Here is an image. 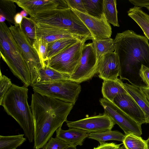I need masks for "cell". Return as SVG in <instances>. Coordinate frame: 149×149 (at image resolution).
<instances>
[{
	"instance_id": "cell-1",
	"label": "cell",
	"mask_w": 149,
	"mask_h": 149,
	"mask_svg": "<svg viewBox=\"0 0 149 149\" xmlns=\"http://www.w3.org/2000/svg\"><path fill=\"white\" fill-rule=\"evenodd\" d=\"M74 105L34 92L31 105L34 124L33 148H42L53 134L61 127Z\"/></svg>"
},
{
	"instance_id": "cell-2",
	"label": "cell",
	"mask_w": 149,
	"mask_h": 149,
	"mask_svg": "<svg viewBox=\"0 0 149 149\" xmlns=\"http://www.w3.org/2000/svg\"><path fill=\"white\" fill-rule=\"evenodd\" d=\"M114 41V52L120 61V79L139 86H145L139 76V72L142 65L149 68L148 39L128 30L118 33Z\"/></svg>"
},
{
	"instance_id": "cell-3",
	"label": "cell",
	"mask_w": 149,
	"mask_h": 149,
	"mask_svg": "<svg viewBox=\"0 0 149 149\" xmlns=\"http://www.w3.org/2000/svg\"><path fill=\"white\" fill-rule=\"evenodd\" d=\"M28 89L24 86L13 85L5 95L0 105L23 129L30 143L34 140V124L31 106L28 102Z\"/></svg>"
},
{
	"instance_id": "cell-4",
	"label": "cell",
	"mask_w": 149,
	"mask_h": 149,
	"mask_svg": "<svg viewBox=\"0 0 149 149\" xmlns=\"http://www.w3.org/2000/svg\"><path fill=\"white\" fill-rule=\"evenodd\" d=\"M0 56L13 74L27 87L31 85V76L21 50L9 27L4 22L0 25Z\"/></svg>"
},
{
	"instance_id": "cell-5",
	"label": "cell",
	"mask_w": 149,
	"mask_h": 149,
	"mask_svg": "<svg viewBox=\"0 0 149 149\" xmlns=\"http://www.w3.org/2000/svg\"><path fill=\"white\" fill-rule=\"evenodd\" d=\"M31 86L34 92L71 103L74 105L81 91L79 84L69 79L36 83Z\"/></svg>"
},
{
	"instance_id": "cell-6",
	"label": "cell",
	"mask_w": 149,
	"mask_h": 149,
	"mask_svg": "<svg viewBox=\"0 0 149 149\" xmlns=\"http://www.w3.org/2000/svg\"><path fill=\"white\" fill-rule=\"evenodd\" d=\"M88 40L85 38L66 47L49 59L45 65L59 72L71 75L79 65L84 45Z\"/></svg>"
},
{
	"instance_id": "cell-7",
	"label": "cell",
	"mask_w": 149,
	"mask_h": 149,
	"mask_svg": "<svg viewBox=\"0 0 149 149\" xmlns=\"http://www.w3.org/2000/svg\"><path fill=\"white\" fill-rule=\"evenodd\" d=\"M9 28L28 65L31 76V85L36 83L38 76V71L42 68V64L30 40L23 31L21 25H11Z\"/></svg>"
},
{
	"instance_id": "cell-8",
	"label": "cell",
	"mask_w": 149,
	"mask_h": 149,
	"mask_svg": "<svg viewBox=\"0 0 149 149\" xmlns=\"http://www.w3.org/2000/svg\"><path fill=\"white\" fill-rule=\"evenodd\" d=\"M98 59L93 42L85 43L79 65L69 80L79 84L91 79L97 73Z\"/></svg>"
},
{
	"instance_id": "cell-9",
	"label": "cell",
	"mask_w": 149,
	"mask_h": 149,
	"mask_svg": "<svg viewBox=\"0 0 149 149\" xmlns=\"http://www.w3.org/2000/svg\"><path fill=\"white\" fill-rule=\"evenodd\" d=\"M99 101L104 110V113L120 127L125 135L132 133L140 136L142 134L141 126L113 102L104 98H100Z\"/></svg>"
},
{
	"instance_id": "cell-10",
	"label": "cell",
	"mask_w": 149,
	"mask_h": 149,
	"mask_svg": "<svg viewBox=\"0 0 149 149\" xmlns=\"http://www.w3.org/2000/svg\"><path fill=\"white\" fill-rule=\"evenodd\" d=\"M70 128L82 129L89 133L99 132L111 130L116 124L107 114L104 113L87 117L76 121H66Z\"/></svg>"
},
{
	"instance_id": "cell-11",
	"label": "cell",
	"mask_w": 149,
	"mask_h": 149,
	"mask_svg": "<svg viewBox=\"0 0 149 149\" xmlns=\"http://www.w3.org/2000/svg\"><path fill=\"white\" fill-rule=\"evenodd\" d=\"M71 9L88 28L91 34L93 40H100L110 38L112 33L111 27L104 14L101 18L99 19L76 10Z\"/></svg>"
},
{
	"instance_id": "cell-12",
	"label": "cell",
	"mask_w": 149,
	"mask_h": 149,
	"mask_svg": "<svg viewBox=\"0 0 149 149\" xmlns=\"http://www.w3.org/2000/svg\"><path fill=\"white\" fill-rule=\"evenodd\" d=\"M17 5L34 17L41 12L55 9L70 8L66 0H13Z\"/></svg>"
},
{
	"instance_id": "cell-13",
	"label": "cell",
	"mask_w": 149,
	"mask_h": 149,
	"mask_svg": "<svg viewBox=\"0 0 149 149\" xmlns=\"http://www.w3.org/2000/svg\"><path fill=\"white\" fill-rule=\"evenodd\" d=\"M120 72L119 58L115 52L98 58L97 73L100 78L103 80H116Z\"/></svg>"
},
{
	"instance_id": "cell-14",
	"label": "cell",
	"mask_w": 149,
	"mask_h": 149,
	"mask_svg": "<svg viewBox=\"0 0 149 149\" xmlns=\"http://www.w3.org/2000/svg\"><path fill=\"white\" fill-rule=\"evenodd\" d=\"M113 102L140 125L146 123L144 113L128 93L117 95Z\"/></svg>"
},
{
	"instance_id": "cell-15",
	"label": "cell",
	"mask_w": 149,
	"mask_h": 149,
	"mask_svg": "<svg viewBox=\"0 0 149 149\" xmlns=\"http://www.w3.org/2000/svg\"><path fill=\"white\" fill-rule=\"evenodd\" d=\"M35 22L36 38H41L48 43L61 39L77 38L82 40L85 38L73 35L64 29L54 26Z\"/></svg>"
},
{
	"instance_id": "cell-16",
	"label": "cell",
	"mask_w": 149,
	"mask_h": 149,
	"mask_svg": "<svg viewBox=\"0 0 149 149\" xmlns=\"http://www.w3.org/2000/svg\"><path fill=\"white\" fill-rule=\"evenodd\" d=\"M61 127L56 131V137L65 142L69 145L76 147L83 145L86 138H88L90 133L86 130L75 128H70L64 130Z\"/></svg>"
},
{
	"instance_id": "cell-17",
	"label": "cell",
	"mask_w": 149,
	"mask_h": 149,
	"mask_svg": "<svg viewBox=\"0 0 149 149\" xmlns=\"http://www.w3.org/2000/svg\"><path fill=\"white\" fill-rule=\"evenodd\" d=\"M122 84L125 90L134 100L143 111L146 117V123L149 124V102L140 86L123 82Z\"/></svg>"
},
{
	"instance_id": "cell-18",
	"label": "cell",
	"mask_w": 149,
	"mask_h": 149,
	"mask_svg": "<svg viewBox=\"0 0 149 149\" xmlns=\"http://www.w3.org/2000/svg\"><path fill=\"white\" fill-rule=\"evenodd\" d=\"M123 83L120 79L104 80L102 88L103 98L113 102L114 98L117 95L127 93H128L123 85Z\"/></svg>"
},
{
	"instance_id": "cell-19",
	"label": "cell",
	"mask_w": 149,
	"mask_h": 149,
	"mask_svg": "<svg viewBox=\"0 0 149 149\" xmlns=\"http://www.w3.org/2000/svg\"><path fill=\"white\" fill-rule=\"evenodd\" d=\"M128 15L140 27L146 37L149 40V15L140 7L134 6L127 11Z\"/></svg>"
},
{
	"instance_id": "cell-20",
	"label": "cell",
	"mask_w": 149,
	"mask_h": 149,
	"mask_svg": "<svg viewBox=\"0 0 149 149\" xmlns=\"http://www.w3.org/2000/svg\"><path fill=\"white\" fill-rule=\"evenodd\" d=\"M38 72V76L36 83L60 79H69L71 76L70 74L59 72L46 65L44 67L39 69Z\"/></svg>"
},
{
	"instance_id": "cell-21",
	"label": "cell",
	"mask_w": 149,
	"mask_h": 149,
	"mask_svg": "<svg viewBox=\"0 0 149 149\" xmlns=\"http://www.w3.org/2000/svg\"><path fill=\"white\" fill-rule=\"evenodd\" d=\"M83 39L81 40L77 38L63 39L49 43L47 47L48 59L66 47Z\"/></svg>"
},
{
	"instance_id": "cell-22",
	"label": "cell",
	"mask_w": 149,
	"mask_h": 149,
	"mask_svg": "<svg viewBox=\"0 0 149 149\" xmlns=\"http://www.w3.org/2000/svg\"><path fill=\"white\" fill-rule=\"evenodd\" d=\"M125 135L118 131L109 130L99 132L90 133L88 138L98 141L100 144L109 140L123 142Z\"/></svg>"
},
{
	"instance_id": "cell-23",
	"label": "cell",
	"mask_w": 149,
	"mask_h": 149,
	"mask_svg": "<svg viewBox=\"0 0 149 149\" xmlns=\"http://www.w3.org/2000/svg\"><path fill=\"white\" fill-rule=\"evenodd\" d=\"M92 40L98 58L104 55L115 51L114 39L111 38L104 39L93 40Z\"/></svg>"
},
{
	"instance_id": "cell-24",
	"label": "cell",
	"mask_w": 149,
	"mask_h": 149,
	"mask_svg": "<svg viewBox=\"0 0 149 149\" xmlns=\"http://www.w3.org/2000/svg\"><path fill=\"white\" fill-rule=\"evenodd\" d=\"M116 0H104V13L108 22L114 26H119Z\"/></svg>"
},
{
	"instance_id": "cell-25",
	"label": "cell",
	"mask_w": 149,
	"mask_h": 149,
	"mask_svg": "<svg viewBox=\"0 0 149 149\" xmlns=\"http://www.w3.org/2000/svg\"><path fill=\"white\" fill-rule=\"evenodd\" d=\"M24 134L0 136V149H16L26 141Z\"/></svg>"
},
{
	"instance_id": "cell-26",
	"label": "cell",
	"mask_w": 149,
	"mask_h": 149,
	"mask_svg": "<svg viewBox=\"0 0 149 149\" xmlns=\"http://www.w3.org/2000/svg\"><path fill=\"white\" fill-rule=\"evenodd\" d=\"M87 14L100 19L104 15V0H82Z\"/></svg>"
},
{
	"instance_id": "cell-27",
	"label": "cell",
	"mask_w": 149,
	"mask_h": 149,
	"mask_svg": "<svg viewBox=\"0 0 149 149\" xmlns=\"http://www.w3.org/2000/svg\"><path fill=\"white\" fill-rule=\"evenodd\" d=\"M13 0H0V14L3 15L8 21L15 25L14 18L16 7Z\"/></svg>"
},
{
	"instance_id": "cell-28",
	"label": "cell",
	"mask_w": 149,
	"mask_h": 149,
	"mask_svg": "<svg viewBox=\"0 0 149 149\" xmlns=\"http://www.w3.org/2000/svg\"><path fill=\"white\" fill-rule=\"evenodd\" d=\"M123 142L126 149H148L146 141L132 133L125 135Z\"/></svg>"
},
{
	"instance_id": "cell-29",
	"label": "cell",
	"mask_w": 149,
	"mask_h": 149,
	"mask_svg": "<svg viewBox=\"0 0 149 149\" xmlns=\"http://www.w3.org/2000/svg\"><path fill=\"white\" fill-rule=\"evenodd\" d=\"M48 42L41 38H36L32 44V46L40 60L42 68L45 67L48 60Z\"/></svg>"
},
{
	"instance_id": "cell-30",
	"label": "cell",
	"mask_w": 149,
	"mask_h": 149,
	"mask_svg": "<svg viewBox=\"0 0 149 149\" xmlns=\"http://www.w3.org/2000/svg\"><path fill=\"white\" fill-rule=\"evenodd\" d=\"M21 25L23 31L30 40L32 45L36 39L34 21L31 17H23Z\"/></svg>"
},
{
	"instance_id": "cell-31",
	"label": "cell",
	"mask_w": 149,
	"mask_h": 149,
	"mask_svg": "<svg viewBox=\"0 0 149 149\" xmlns=\"http://www.w3.org/2000/svg\"><path fill=\"white\" fill-rule=\"evenodd\" d=\"M13 84L10 79L3 74L0 71V104L6 94L12 86Z\"/></svg>"
},
{
	"instance_id": "cell-32",
	"label": "cell",
	"mask_w": 149,
	"mask_h": 149,
	"mask_svg": "<svg viewBox=\"0 0 149 149\" xmlns=\"http://www.w3.org/2000/svg\"><path fill=\"white\" fill-rule=\"evenodd\" d=\"M69 145L59 139L52 137L42 148L43 149H64Z\"/></svg>"
},
{
	"instance_id": "cell-33",
	"label": "cell",
	"mask_w": 149,
	"mask_h": 149,
	"mask_svg": "<svg viewBox=\"0 0 149 149\" xmlns=\"http://www.w3.org/2000/svg\"><path fill=\"white\" fill-rule=\"evenodd\" d=\"M69 6L71 9L81 13L87 14L82 0H66Z\"/></svg>"
},
{
	"instance_id": "cell-34",
	"label": "cell",
	"mask_w": 149,
	"mask_h": 149,
	"mask_svg": "<svg viewBox=\"0 0 149 149\" xmlns=\"http://www.w3.org/2000/svg\"><path fill=\"white\" fill-rule=\"evenodd\" d=\"M139 75L143 83L149 87V68L142 65L139 72Z\"/></svg>"
},
{
	"instance_id": "cell-35",
	"label": "cell",
	"mask_w": 149,
	"mask_h": 149,
	"mask_svg": "<svg viewBox=\"0 0 149 149\" xmlns=\"http://www.w3.org/2000/svg\"><path fill=\"white\" fill-rule=\"evenodd\" d=\"M120 144H116L114 143H108L104 142L100 144V145L93 149H119Z\"/></svg>"
},
{
	"instance_id": "cell-36",
	"label": "cell",
	"mask_w": 149,
	"mask_h": 149,
	"mask_svg": "<svg viewBox=\"0 0 149 149\" xmlns=\"http://www.w3.org/2000/svg\"><path fill=\"white\" fill-rule=\"evenodd\" d=\"M129 1L135 6L140 7L149 6V0H129Z\"/></svg>"
},
{
	"instance_id": "cell-37",
	"label": "cell",
	"mask_w": 149,
	"mask_h": 149,
	"mask_svg": "<svg viewBox=\"0 0 149 149\" xmlns=\"http://www.w3.org/2000/svg\"><path fill=\"white\" fill-rule=\"evenodd\" d=\"M23 17L20 13H17L14 18L15 25H21Z\"/></svg>"
},
{
	"instance_id": "cell-38",
	"label": "cell",
	"mask_w": 149,
	"mask_h": 149,
	"mask_svg": "<svg viewBox=\"0 0 149 149\" xmlns=\"http://www.w3.org/2000/svg\"><path fill=\"white\" fill-rule=\"evenodd\" d=\"M140 88L145 95L146 97L149 102V87L145 86H140Z\"/></svg>"
},
{
	"instance_id": "cell-39",
	"label": "cell",
	"mask_w": 149,
	"mask_h": 149,
	"mask_svg": "<svg viewBox=\"0 0 149 149\" xmlns=\"http://www.w3.org/2000/svg\"><path fill=\"white\" fill-rule=\"evenodd\" d=\"M22 16L23 17H27V16L28 15V13L24 10H22L20 12Z\"/></svg>"
},
{
	"instance_id": "cell-40",
	"label": "cell",
	"mask_w": 149,
	"mask_h": 149,
	"mask_svg": "<svg viewBox=\"0 0 149 149\" xmlns=\"http://www.w3.org/2000/svg\"><path fill=\"white\" fill-rule=\"evenodd\" d=\"M6 20L5 17L2 15L0 14V23L5 22Z\"/></svg>"
},
{
	"instance_id": "cell-41",
	"label": "cell",
	"mask_w": 149,
	"mask_h": 149,
	"mask_svg": "<svg viewBox=\"0 0 149 149\" xmlns=\"http://www.w3.org/2000/svg\"><path fill=\"white\" fill-rule=\"evenodd\" d=\"M64 149H77V148L75 146L69 145Z\"/></svg>"
},
{
	"instance_id": "cell-42",
	"label": "cell",
	"mask_w": 149,
	"mask_h": 149,
	"mask_svg": "<svg viewBox=\"0 0 149 149\" xmlns=\"http://www.w3.org/2000/svg\"><path fill=\"white\" fill-rule=\"evenodd\" d=\"M146 141L147 146V148L148 149H149V137L148 139Z\"/></svg>"
},
{
	"instance_id": "cell-43",
	"label": "cell",
	"mask_w": 149,
	"mask_h": 149,
	"mask_svg": "<svg viewBox=\"0 0 149 149\" xmlns=\"http://www.w3.org/2000/svg\"><path fill=\"white\" fill-rule=\"evenodd\" d=\"M119 149H126L124 145H123L121 147H120Z\"/></svg>"
},
{
	"instance_id": "cell-44",
	"label": "cell",
	"mask_w": 149,
	"mask_h": 149,
	"mask_svg": "<svg viewBox=\"0 0 149 149\" xmlns=\"http://www.w3.org/2000/svg\"><path fill=\"white\" fill-rule=\"evenodd\" d=\"M146 8L149 10V7H146Z\"/></svg>"
}]
</instances>
